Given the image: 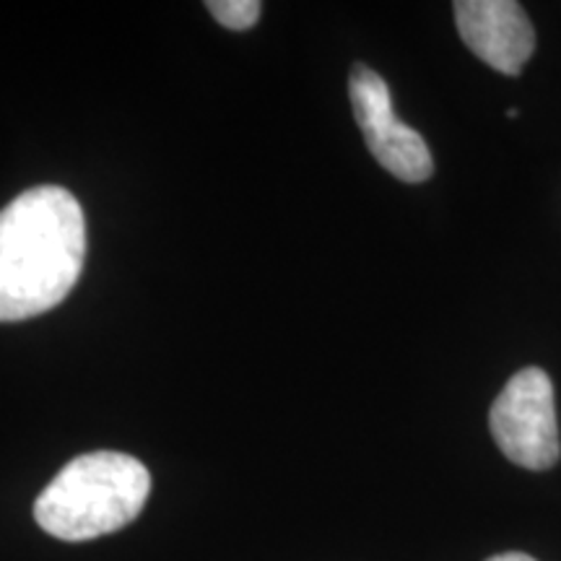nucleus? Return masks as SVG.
Instances as JSON below:
<instances>
[{
  "label": "nucleus",
  "mask_w": 561,
  "mask_h": 561,
  "mask_svg": "<svg viewBox=\"0 0 561 561\" xmlns=\"http://www.w3.org/2000/svg\"><path fill=\"white\" fill-rule=\"evenodd\" d=\"M87 257L81 203L58 185L21 193L0 210V322L50 312L73 291Z\"/></svg>",
  "instance_id": "obj_1"
},
{
  "label": "nucleus",
  "mask_w": 561,
  "mask_h": 561,
  "mask_svg": "<svg viewBox=\"0 0 561 561\" xmlns=\"http://www.w3.org/2000/svg\"><path fill=\"white\" fill-rule=\"evenodd\" d=\"M151 491L146 466L125 453L70 460L34 502V520L60 541H91L130 525Z\"/></svg>",
  "instance_id": "obj_2"
},
{
  "label": "nucleus",
  "mask_w": 561,
  "mask_h": 561,
  "mask_svg": "<svg viewBox=\"0 0 561 561\" xmlns=\"http://www.w3.org/2000/svg\"><path fill=\"white\" fill-rule=\"evenodd\" d=\"M489 430L515 466L546 471L561 458L553 385L543 369L525 367L510 377L489 411Z\"/></svg>",
  "instance_id": "obj_3"
},
{
  "label": "nucleus",
  "mask_w": 561,
  "mask_h": 561,
  "mask_svg": "<svg viewBox=\"0 0 561 561\" xmlns=\"http://www.w3.org/2000/svg\"><path fill=\"white\" fill-rule=\"evenodd\" d=\"M348 96L364 144L382 170L411 185L430 180L434 172L430 146L419 130L398 121L382 76L367 66H354L348 76Z\"/></svg>",
  "instance_id": "obj_4"
},
{
  "label": "nucleus",
  "mask_w": 561,
  "mask_h": 561,
  "mask_svg": "<svg viewBox=\"0 0 561 561\" xmlns=\"http://www.w3.org/2000/svg\"><path fill=\"white\" fill-rule=\"evenodd\" d=\"M455 24L476 58L504 76H517L536 50L528 13L515 0H458Z\"/></svg>",
  "instance_id": "obj_5"
},
{
  "label": "nucleus",
  "mask_w": 561,
  "mask_h": 561,
  "mask_svg": "<svg viewBox=\"0 0 561 561\" xmlns=\"http://www.w3.org/2000/svg\"><path fill=\"white\" fill-rule=\"evenodd\" d=\"M206 9L227 30L244 32L257 24L263 5L257 0H208Z\"/></svg>",
  "instance_id": "obj_6"
},
{
  "label": "nucleus",
  "mask_w": 561,
  "mask_h": 561,
  "mask_svg": "<svg viewBox=\"0 0 561 561\" xmlns=\"http://www.w3.org/2000/svg\"><path fill=\"white\" fill-rule=\"evenodd\" d=\"M486 561H536L528 553H520V551H510V553H500V557H491Z\"/></svg>",
  "instance_id": "obj_7"
}]
</instances>
